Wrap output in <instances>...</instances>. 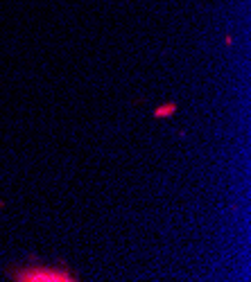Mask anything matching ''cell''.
I'll return each instance as SVG.
<instances>
[{"label":"cell","mask_w":251,"mask_h":282,"mask_svg":"<svg viewBox=\"0 0 251 282\" xmlns=\"http://www.w3.org/2000/svg\"><path fill=\"white\" fill-rule=\"evenodd\" d=\"M16 280H23V282H70L75 280L68 271H61L57 266H27L25 271H20Z\"/></svg>","instance_id":"1"},{"label":"cell","mask_w":251,"mask_h":282,"mask_svg":"<svg viewBox=\"0 0 251 282\" xmlns=\"http://www.w3.org/2000/svg\"><path fill=\"white\" fill-rule=\"evenodd\" d=\"M172 111H174V104H170V106H163V109H159V111H156V118H161L163 113H166V115H167V113H172Z\"/></svg>","instance_id":"2"}]
</instances>
